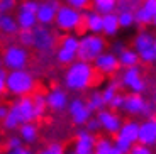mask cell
I'll return each mask as SVG.
<instances>
[{
  "label": "cell",
  "mask_w": 156,
  "mask_h": 154,
  "mask_svg": "<svg viewBox=\"0 0 156 154\" xmlns=\"http://www.w3.org/2000/svg\"><path fill=\"white\" fill-rule=\"evenodd\" d=\"M7 112H9V107H5V105H0V119H2V120L7 117Z\"/></svg>",
  "instance_id": "obj_49"
},
{
  "label": "cell",
  "mask_w": 156,
  "mask_h": 154,
  "mask_svg": "<svg viewBox=\"0 0 156 154\" xmlns=\"http://www.w3.org/2000/svg\"><path fill=\"white\" fill-rule=\"evenodd\" d=\"M119 22H117V14H107L102 16V34L104 36H115L119 32Z\"/></svg>",
  "instance_id": "obj_22"
},
{
  "label": "cell",
  "mask_w": 156,
  "mask_h": 154,
  "mask_svg": "<svg viewBox=\"0 0 156 154\" xmlns=\"http://www.w3.org/2000/svg\"><path fill=\"white\" fill-rule=\"evenodd\" d=\"M141 9L146 12V16L149 17V20L154 26V22H156V0H143Z\"/></svg>",
  "instance_id": "obj_32"
},
{
  "label": "cell",
  "mask_w": 156,
  "mask_h": 154,
  "mask_svg": "<svg viewBox=\"0 0 156 154\" xmlns=\"http://www.w3.org/2000/svg\"><path fill=\"white\" fill-rule=\"evenodd\" d=\"M68 102H70L68 93L63 88H53L46 95V107L55 112H63L68 107Z\"/></svg>",
  "instance_id": "obj_16"
},
{
  "label": "cell",
  "mask_w": 156,
  "mask_h": 154,
  "mask_svg": "<svg viewBox=\"0 0 156 154\" xmlns=\"http://www.w3.org/2000/svg\"><path fill=\"white\" fill-rule=\"evenodd\" d=\"M137 127H139V122L137 120L122 122V125L119 129V132L115 134V137H121L131 144H137Z\"/></svg>",
  "instance_id": "obj_17"
},
{
  "label": "cell",
  "mask_w": 156,
  "mask_h": 154,
  "mask_svg": "<svg viewBox=\"0 0 156 154\" xmlns=\"http://www.w3.org/2000/svg\"><path fill=\"white\" fill-rule=\"evenodd\" d=\"M122 102H124V95H122V93H117L112 100L107 103V107H109L110 110H121V108H122Z\"/></svg>",
  "instance_id": "obj_41"
},
{
  "label": "cell",
  "mask_w": 156,
  "mask_h": 154,
  "mask_svg": "<svg viewBox=\"0 0 156 154\" xmlns=\"http://www.w3.org/2000/svg\"><path fill=\"white\" fill-rule=\"evenodd\" d=\"M95 141H97L95 134H90L85 129H80L76 134V139H75L71 154H94Z\"/></svg>",
  "instance_id": "obj_15"
},
{
  "label": "cell",
  "mask_w": 156,
  "mask_h": 154,
  "mask_svg": "<svg viewBox=\"0 0 156 154\" xmlns=\"http://www.w3.org/2000/svg\"><path fill=\"white\" fill-rule=\"evenodd\" d=\"M112 144L117 147V149L121 151L122 154H127L129 151H131V147L134 146V144H131V142H127V141H124V139H121V137H114V141H112Z\"/></svg>",
  "instance_id": "obj_38"
},
{
  "label": "cell",
  "mask_w": 156,
  "mask_h": 154,
  "mask_svg": "<svg viewBox=\"0 0 156 154\" xmlns=\"http://www.w3.org/2000/svg\"><path fill=\"white\" fill-rule=\"evenodd\" d=\"M32 98V105H34V114H36V119H39V117L43 115L44 112H46V95H43V93L36 92L34 95H31Z\"/></svg>",
  "instance_id": "obj_27"
},
{
  "label": "cell",
  "mask_w": 156,
  "mask_h": 154,
  "mask_svg": "<svg viewBox=\"0 0 156 154\" xmlns=\"http://www.w3.org/2000/svg\"><path fill=\"white\" fill-rule=\"evenodd\" d=\"M34 120H36V114L31 95L20 96L12 103V107H9L7 117L4 119V129L14 131V129H19L22 124H29L34 122Z\"/></svg>",
  "instance_id": "obj_2"
},
{
  "label": "cell",
  "mask_w": 156,
  "mask_h": 154,
  "mask_svg": "<svg viewBox=\"0 0 156 154\" xmlns=\"http://www.w3.org/2000/svg\"><path fill=\"white\" fill-rule=\"evenodd\" d=\"M85 131L90 132V134H95L97 131H100V124H98V120L95 117H90V120L85 124Z\"/></svg>",
  "instance_id": "obj_42"
},
{
  "label": "cell",
  "mask_w": 156,
  "mask_h": 154,
  "mask_svg": "<svg viewBox=\"0 0 156 154\" xmlns=\"http://www.w3.org/2000/svg\"><path fill=\"white\" fill-rule=\"evenodd\" d=\"M59 2L58 0H41L39 2V7L36 10V20H37L39 26H49V24L55 22L56 12L59 9Z\"/></svg>",
  "instance_id": "obj_10"
},
{
  "label": "cell",
  "mask_w": 156,
  "mask_h": 154,
  "mask_svg": "<svg viewBox=\"0 0 156 154\" xmlns=\"http://www.w3.org/2000/svg\"><path fill=\"white\" fill-rule=\"evenodd\" d=\"M55 24L59 31L66 32V34H71V32L78 31L83 24V12H78L75 9L68 7V5L61 4L56 12L55 17Z\"/></svg>",
  "instance_id": "obj_5"
},
{
  "label": "cell",
  "mask_w": 156,
  "mask_h": 154,
  "mask_svg": "<svg viewBox=\"0 0 156 154\" xmlns=\"http://www.w3.org/2000/svg\"><path fill=\"white\" fill-rule=\"evenodd\" d=\"M16 7V0H0V14H10Z\"/></svg>",
  "instance_id": "obj_43"
},
{
  "label": "cell",
  "mask_w": 156,
  "mask_h": 154,
  "mask_svg": "<svg viewBox=\"0 0 156 154\" xmlns=\"http://www.w3.org/2000/svg\"><path fill=\"white\" fill-rule=\"evenodd\" d=\"M5 76H7V69L0 68V95L5 93Z\"/></svg>",
  "instance_id": "obj_46"
},
{
  "label": "cell",
  "mask_w": 156,
  "mask_h": 154,
  "mask_svg": "<svg viewBox=\"0 0 156 154\" xmlns=\"http://www.w3.org/2000/svg\"><path fill=\"white\" fill-rule=\"evenodd\" d=\"M0 68H4V65H2V54H0Z\"/></svg>",
  "instance_id": "obj_51"
},
{
  "label": "cell",
  "mask_w": 156,
  "mask_h": 154,
  "mask_svg": "<svg viewBox=\"0 0 156 154\" xmlns=\"http://www.w3.org/2000/svg\"><path fill=\"white\" fill-rule=\"evenodd\" d=\"M19 137H20V141L26 142V144L36 142V139H37V125L32 124V122L22 124L19 127Z\"/></svg>",
  "instance_id": "obj_23"
},
{
  "label": "cell",
  "mask_w": 156,
  "mask_h": 154,
  "mask_svg": "<svg viewBox=\"0 0 156 154\" xmlns=\"http://www.w3.org/2000/svg\"><path fill=\"white\" fill-rule=\"evenodd\" d=\"M39 7V2L37 0H24L22 4L19 5V10H24V12H31V14H36Z\"/></svg>",
  "instance_id": "obj_40"
},
{
  "label": "cell",
  "mask_w": 156,
  "mask_h": 154,
  "mask_svg": "<svg viewBox=\"0 0 156 154\" xmlns=\"http://www.w3.org/2000/svg\"><path fill=\"white\" fill-rule=\"evenodd\" d=\"M115 14H117L119 27H122V29H129V27L134 26V14L133 12H115Z\"/></svg>",
  "instance_id": "obj_31"
},
{
  "label": "cell",
  "mask_w": 156,
  "mask_h": 154,
  "mask_svg": "<svg viewBox=\"0 0 156 154\" xmlns=\"http://www.w3.org/2000/svg\"><path fill=\"white\" fill-rule=\"evenodd\" d=\"M146 107H148V100H146L143 95H134V93H129L124 95V102H122V110L129 115H143L144 117Z\"/></svg>",
  "instance_id": "obj_14"
},
{
  "label": "cell",
  "mask_w": 156,
  "mask_h": 154,
  "mask_svg": "<svg viewBox=\"0 0 156 154\" xmlns=\"http://www.w3.org/2000/svg\"><path fill=\"white\" fill-rule=\"evenodd\" d=\"M76 49H78V37L73 34H66L61 39L58 51H56V59L61 65H71L76 61Z\"/></svg>",
  "instance_id": "obj_8"
},
{
  "label": "cell",
  "mask_w": 156,
  "mask_h": 154,
  "mask_svg": "<svg viewBox=\"0 0 156 154\" xmlns=\"http://www.w3.org/2000/svg\"><path fill=\"white\" fill-rule=\"evenodd\" d=\"M109 154H122V152H121V151H119V149H117V147H115V146H114V144H112V147H110Z\"/></svg>",
  "instance_id": "obj_50"
},
{
  "label": "cell",
  "mask_w": 156,
  "mask_h": 154,
  "mask_svg": "<svg viewBox=\"0 0 156 154\" xmlns=\"http://www.w3.org/2000/svg\"><path fill=\"white\" fill-rule=\"evenodd\" d=\"M32 36H34L32 46H34L37 51H41V53H48V51H51L53 47H55L56 37L46 26H39L37 24V26L32 29Z\"/></svg>",
  "instance_id": "obj_9"
},
{
  "label": "cell",
  "mask_w": 156,
  "mask_h": 154,
  "mask_svg": "<svg viewBox=\"0 0 156 154\" xmlns=\"http://www.w3.org/2000/svg\"><path fill=\"white\" fill-rule=\"evenodd\" d=\"M37 2H41V0H37Z\"/></svg>",
  "instance_id": "obj_52"
},
{
  "label": "cell",
  "mask_w": 156,
  "mask_h": 154,
  "mask_svg": "<svg viewBox=\"0 0 156 154\" xmlns=\"http://www.w3.org/2000/svg\"><path fill=\"white\" fill-rule=\"evenodd\" d=\"M27 63H29V53L20 44H12V46L5 47L4 54H2V65L9 71L26 69Z\"/></svg>",
  "instance_id": "obj_6"
},
{
  "label": "cell",
  "mask_w": 156,
  "mask_h": 154,
  "mask_svg": "<svg viewBox=\"0 0 156 154\" xmlns=\"http://www.w3.org/2000/svg\"><path fill=\"white\" fill-rule=\"evenodd\" d=\"M122 49H124V44H122V43H115V44L112 46V51H110V53H112V54H115V56H117V54L121 53Z\"/></svg>",
  "instance_id": "obj_48"
},
{
  "label": "cell",
  "mask_w": 156,
  "mask_h": 154,
  "mask_svg": "<svg viewBox=\"0 0 156 154\" xmlns=\"http://www.w3.org/2000/svg\"><path fill=\"white\" fill-rule=\"evenodd\" d=\"M37 154H65V147L58 142H53L48 147H44L43 151H39Z\"/></svg>",
  "instance_id": "obj_39"
},
{
  "label": "cell",
  "mask_w": 156,
  "mask_h": 154,
  "mask_svg": "<svg viewBox=\"0 0 156 154\" xmlns=\"http://www.w3.org/2000/svg\"><path fill=\"white\" fill-rule=\"evenodd\" d=\"M121 85H124L126 88L131 90V93L134 95H143L148 88L146 85V80L143 76V71H141L139 65L137 66H133V68H127L122 71L121 75V81H119Z\"/></svg>",
  "instance_id": "obj_7"
},
{
  "label": "cell",
  "mask_w": 156,
  "mask_h": 154,
  "mask_svg": "<svg viewBox=\"0 0 156 154\" xmlns=\"http://www.w3.org/2000/svg\"><path fill=\"white\" fill-rule=\"evenodd\" d=\"M65 5H68V7L75 9L78 12H83L90 5V0H65Z\"/></svg>",
  "instance_id": "obj_37"
},
{
  "label": "cell",
  "mask_w": 156,
  "mask_h": 154,
  "mask_svg": "<svg viewBox=\"0 0 156 154\" xmlns=\"http://www.w3.org/2000/svg\"><path fill=\"white\" fill-rule=\"evenodd\" d=\"M36 90V80L27 69L7 71L5 76V92L12 93L14 96H29Z\"/></svg>",
  "instance_id": "obj_3"
},
{
  "label": "cell",
  "mask_w": 156,
  "mask_h": 154,
  "mask_svg": "<svg viewBox=\"0 0 156 154\" xmlns=\"http://www.w3.org/2000/svg\"><path fill=\"white\" fill-rule=\"evenodd\" d=\"M0 32L4 34H17L19 32V27H17L16 17L10 16V14H0Z\"/></svg>",
  "instance_id": "obj_25"
},
{
  "label": "cell",
  "mask_w": 156,
  "mask_h": 154,
  "mask_svg": "<svg viewBox=\"0 0 156 154\" xmlns=\"http://www.w3.org/2000/svg\"><path fill=\"white\" fill-rule=\"evenodd\" d=\"M7 154H34L31 149H27V147H17V149H9Z\"/></svg>",
  "instance_id": "obj_47"
},
{
  "label": "cell",
  "mask_w": 156,
  "mask_h": 154,
  "mask_svg": "<svg viewBox=\"0 0 156 154\" xmlns=\"http://www.w3.org/2000/svg\"><path fill=\"white\" fill-rule=\"evenodd\" d=\"M24 146V142L20 141V137L19 135H12V137H9V141H7V149H17V147H22Z\"/></svg>",
  "instance_id": "obj_45"
},
{
  "label": "cell",
  "mask_w": 156,
  "mask_h": 154,
  "mask_svg": "<svg viewBox=\"0 0 156 154\" xmlns=\"http://www.w3.org/2000/svg\"><path fill=\"white\" fill-rule=\"evenodd\" d=\"M83 24H85V29L88 31V34L102 36V16L100 14H97L94 10L83 12Z\"/></svg>",
  "instance_id": "obj_18"
},
{
  "label": "cell",
  "mask_w": 156,
  "mask_h": 154,
  "mask_svg": "<svg viewBox=\"0 0 156 154\" xmlns=\"http://www.w3.org/2000/svg\"><path fill=\"white\" fill-rule=\"evenodd\" d=\"M90 4L94 5V12L100 16L114 14L117 9V0H90Z\"/></svg>",
  "instance_id": "obj_24"
},
{
  "label": "cell",
  "mask_w": 156,
  "mask_h": 154,
  "mask_svg": "<svg viewBox=\"0 0 156 154\" xmlns=\"http://www.w3.org/2000/svg\"><path fill=\"white\" fill-rule=\"evenodd\" d=\"M137 144L146 147H153L156 144V120L146 119L139 122L137 127Z\"/></svg>",
  "instance_id": "obj_13"
},
{
  "label": "cell",
  "mask_w": 156,
  "mask_h": 154,
  "mask_svg": "<svg viewBox=\"0 0 156 154\" xmlns=\"http://www.w3.org/2000/svg\"><path fill=\"white\" fill-rule=\"evenodd\" d=\"M17 34H19V43H20V46H22V47L27 49L29 46H32V43H34L32 31H19Z\"/></svg>",
  "instance_id": "obj_35"
},
{
  "label": "cell",
  "mask_w": 156,
  "mask_h": 154,
  "mask_svg": "<svg viewBox=\"0 0 156 154\" xmlns=\"http://www.w3.org/2000/svg\"><path fill=\"white\" fill-rule=\"evenodd\" d=\"M119 86H121V83H119V80H112L109 83V85L104 88V92H100V95H102V100H104V103H105V107H107V103H109L110 100H112L114 96L119 93Z\"/></svg>",
  "instance_id": "obj_28"
},
{
  "label": "cell",
  "mask_w": 156,
  "mask_h": 154,
  "mask_svg": "<svg viewBox=\"0 0 156 154\" xmlns=\"http://www.w3.org/2000/svg\"><path fill=\"white\" fill-rule=\"evenodd\" d=\"M110 147H112V141L109 137H97L94 147V154H109Z\"/></svg>",
  "instance_id": "obj_30"
},
{
  "label": "cell",
  "mask_w": 156,
  "mask_h": 154,
  "mask_svg": "<svg viewBox=\"0 0 156 154\" xmlns=\"http://www.w3.org/2000/svg\"><path fill=\"white\" fill-rule=\"evenodd\" d=\"M95 119L98 120V124H100V129H104V131H105L107 134H110V135H115L117 132H119V129H121V125H122L121 117L117 115L115 112L105 110V108L100 110V112H97Z\"/></svg>",
  "instance_id": "obj_11"
},
{
  "label": "cell",
  "mask_w": 156,
  "mask_h": 154,
  "mask_svg": "<svg viewBox=\"0 0 156 154\" xmlns=\"http://www.w3.org/2000/svg\"><path fill=\"white\" fill-rule=\"evenodd\" d=\"M151 46H156L154 36H153L149 31L137 32V36L134 37V47H133V49L136 51V54H139V53H143V51L149 49Z\"/></svg>",
  "instance_id": "obj_19"
},
{
  "label": "cell",
  "mask_w": 156,
  "mask_h": 154,
  "mask_svg": "<svg viewBox=\"0 0 156 154\" xmlns=\"http://www.w3.org/2000/svg\"><path fill=\"white\" fill-rule=\"evenodd\" d=\"M105 39L104 36H95V34H83L78 37V49H76V59L83 63H92L95 61L97 56L105 53Z\"/></svg>",
  "instance_id": "obj_4"
},
{
  "label": "cell",
  "mask_w": 156,
  "mask_h": 154,
  "mask_svg": "<svg viewBox=\"0 0 156 154\" xmlns=\"http://www.w3.org/2000/svg\"><path fill=\"white\" fill-rule=\"evenodd\" d=\"M95 80V69L92 65L83 61H73L71 65H68L66 73H65V86L66 90L71 92H83L87 90Z\"/></svg>",
  "instance_id": "obj_1"
},
{
  "label": "cell",
  "mask_w": 156,
  "mask_h": 154,
  "mask_svg": "<svg viewBox=\"0 0 156 154\" xmlns=\"http://www.w3.org/2000/svg\"><path fill=\"white\" fill-rule=\"evenodd\" d=\"M139 56V63H146V65H151V63L156 61V46H151L149 49L143 51V53L137 54Z\"/></svg>",
  "instance_id": "obj_34"
},
{
  "label": "cell",
  "mask_w": 156,
  "mask_h": 154,
  "mask_svg": "<svg viewBox=\"0 0 156 154\" xmlns=\"http://www.w3.org/2000/svg\"><path fill=\"white\" fill-rule=\"evenodd\" d=\"M16 22H17L19 31H32V29L37 26L36 14H31V12H24V10H19V14L16 16Z\"/></svg>",
  "instance_id": "obj_21"
},
{
  "label": "cell",
  "mask_w": 156,
  "mask_h": 154,
  "mask_svg": "<svg viewBox=\"0 0 156 154\" xmlns=\"http://www.w3.org/2000/svg\"><path fill=\"white\" fill-rule=\"evenodd\" d=\"M85 105L92 114H94V112H100V110L105 108V103H104V100H102L100 92H92L90 93V96H88V100L85 102Z\"/></svg>",
  "instance_id": "obj_26"
},
{
  "label": "cell",
  "mask_w": 156,
  "mask_h": 154,
  "mask_svg": "<svg viewBox=\"0 0 156 154\" xmlns=\"http://www.w3.org/2000/svg\"><path fill=\"white\" fill-rule=\"evenodd\" d=\"M117 61H119V66L124 69L133 68V66L139 65V56L136 54L134 49H129V47H124L121 53L117 54Z\"/></svg>",
  "instance_id": "obj_20"
},
{
  "label": "cell",
  "mask_w": 156,
  "mask_h": 154,
  "mask_svg": "<svg viewBox=\"0 0 156 154\" xmlns=\"http://www.w3.org/2000/svg\"><path fill=\"white\" fill-rule=\"evenodd\" d=\"M127 154H153V149L146 146H141V144H134Z\"/></svg>",
  "instance_id": "obj_44"
},
{
  "label": "cell",
  "mask_w": 156,
  "mask_h": 154,
  "mask_svg": "<svg viewBox=\"0 0 156 154\" xmlns=\"http://www.w3.org/2000/svg\"><path fill=\"white\" fill-rule=\"evenodd\" d=\"M92 66H94L95 71H98V73H102V75H114L121 69L119 61H117V56L112 53H109V51H105V53H102L100 56H97L95 61L92 63Z\"/></svg>",
  "instance_id": "obj_12"
},
{
  "label": "cell",
  "mask_w": 156,
  "mask_h": 154,
  "mask_svg": "<svg viewBox=\"0 0 156 154\" xmlns=\"http://www.w3.org/2000/svg\"><path fill=\"white\" fill-rule=\"evenodd\" d=\"M143 0H117L115 12H134L141 7Z\"/></svg>",
  "instance_id": "obj_29"
},
{
  "label": "cell",
  "mask_w": 156,
  "mask_h": 154,
  "mask_svg": "<svg viewBox=\"0 0 156 154\" xmlns=\"http://www.w3.org/2000/svg\"><path fill=\"white\" fill-rule=\"evenodd\" d=\"M68 112H70V115H76L78 112L82 110V108H85V102L82 100V98H73V100L68 102Z\"/></svg>",
  "instance_id": "obj_36"
},
{
  "label": "cell",
  "mask_w": 156,
  "mask_h": 154,
  "mask_svg": "<svg viewBox=\"0 0 156 154\" xmlns=\"http://www.w3.org/2000/svg\"><path fill=\"white\" fill-rule=\"evenodd\" d=\"M133 14H134V24H137V26H143V27H144V26H153V22L149 20V17L146 16V12L143 10L141 7L137 9V10H134Z\"/></svg>",
  "instance_id": "obj_33"
}]
</instances>
